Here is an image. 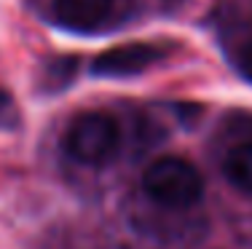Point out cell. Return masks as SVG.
Wrapping results in <instances>:
<instances>
[{
    "label": "cell",
    "mask_w": 252,
    "mask_h": 249,
    "mask_svg": "<svg viewBox=\"0 0 252 249\" xmlns=\"http://www.w3.org/2000/svg\"><path fill=\"white\" fill-rule=\"evenodd\" d=\"M142 188H145L148 198L156 201L158 206L190 209L193 204H199L204 193V180L193 164L175 156H166V158H156L145 169Z\"/></svg>",
    "instance_id": "6da1fadb"
},
{
    "label": "cell",
    "mask_w": 252,
    "mask_h": 249,
    "mask_svg": "<svg viewBox=\"0 0 252 249\" xmlns=\"http://www.w3.org/2000/svg\"><path fill=\"white\" fill-rule=\"evenodd\" d=\"M121 145V129L107 112H83L64 132V150L83 166H105Z\"/></svg>",
    "instance_id": "7a4b0ae2"
},
{
    "label": "cell",
    "mask_w": 252,
    "mask_h": 249,
    "mask_svg": "<svg viewBox=\"0 0 252 249\" xmlns=\"http://www.w3.org/2000/svg\"><path fill=\"white\" fill-rule=\"evenodd\" d=\"M164 56H166L164 46L126 43V46H116V49L99 54L92 64V73L102 75V78H131V75L145 73L148 67H153Z\"/></svg>",
    "instance_id": "3957f363"
},
{
    "label": "cell",
    "mask_w": 252,
    "mask_h": 249,
    "mask_svg": "<svg viewBox=\"0 0 252 249\" xmlns=\"http://www.w3.org/2000/svg\"><path fill=\"white\" fill-rule=\"evenodd\" d=\"M113 0H54V14L59 25L70 29H94L107 19Z\"/></svg>",
    "instance_id": "277c9868"
},
{
    "label": "cell",
    "mask_w": 252,
    "mask_h": 249,
    "mask_svg": "<svg viewBox=\"0 0 252 249\" xmlns=\"http://www.w3.org/2000/svg\"><path fill=\"white\" fill-rule=\"evenodd\" d=\"M223 171L236 191L252 195V142L236 145L223 161Z\"/></svg>",
    "instance_id": "5b68a950"
},
{
    "label": "cell",
    "mask_w": 252,
    "mask_h": 249,
    "mask_svg": "<svg viewBox=\"0 0 252 249\" xmlns=\"http://www.w3.org/2000/svg\"><path fill=\"white\" fill-rule=\"evenodd\" d=\"M75 59L70 56H57L51 62L43 64L40 78H43V88H64L70 83V78L75 75Z\"/></svg>",
    "instance_id": "8992f818"
},
{
    "label": "cell",
    "mask_w": 252,
    "mask_h": 249,
    "mask_svg": "<svg viewBox=\"0 0 252 249\" xmlns=\"http://www.w3.org/2000/svg\"><path fill=\"white\" fill-rule=\"evenodd\" d=\"M19 126V108L14 97L0 86V129H16Z\"/></svg>",
    "instance_id": "52a82bcc"
},
{
    "label": "cell",
    "mask_w": 252,
    "mask_h": 249,
    "mask_svg": "<svg viewBox=\"0 0 252 249\" xmlns=\"http://www.w3.org/2000/svg\"><path fill=\"white\" fill-rule=\"evenodd\" d=\"M236 64H239V70H242L244 78H250V81H252V40H247V43H244L242 49H239Z\"/></svg>",
    "instance_id": "ba28073f"
},
{
    "label": "cell",
    "mask_w": 252,
    "mask_h": 249,
    "mask_svg": "<svg viewBox=\"0 0 252 249\" xmlns=\"http://www.w3.org/2000/svg\"><path fill=\"white\" fill-rule=\"evenodd\" d=\"M166 3H180V0H166Z\"/></svg>",
    "instance_id": "9c48e42d"
}]
</instances>
